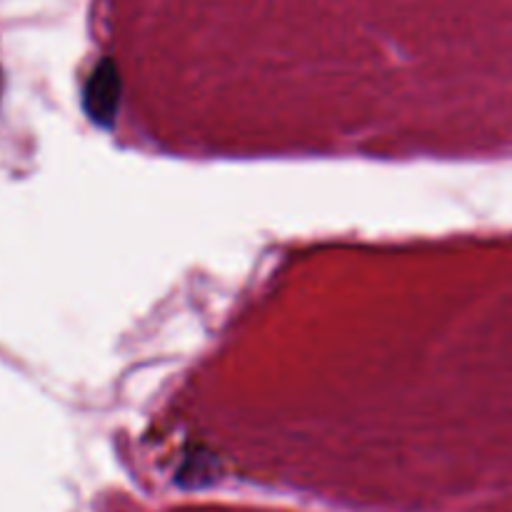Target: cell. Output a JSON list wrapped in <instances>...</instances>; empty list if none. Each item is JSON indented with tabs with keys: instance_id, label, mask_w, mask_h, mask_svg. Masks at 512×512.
Instances as JSON below:
<instances>
[{
	"instance_id": "1",
	"label": "cell",
	"mask_w": 512,
	"mask_h": 512,
	"mask_svg": "<svg viewBox=\"0 0 512 512\" xmlns=\"http://www.w3.org/2000/svg\"><path fill=\"white\" fill-rule=\"evenodd\" d=\"M85 113L90 115V120L98 125H110L113 123L115 113H118L120 103V78L115 73L113 63H100L93 70V75L85 83Z\"/></svg>"
},
{
	"instance_id": "2",
	"label": "cell",
	"mask_w": 512,
	"mask_h": 512,
	"mask_svg": "<svg viewBox=\"0 0 512 512\" xmlns=\"http://www.w3.org/2000/svg\"><path fill=\"white\" fill-rule=\"evenodd\" d=\"M0 95H3V70H0Z\"/></svg>"
}]
</instances>
